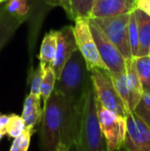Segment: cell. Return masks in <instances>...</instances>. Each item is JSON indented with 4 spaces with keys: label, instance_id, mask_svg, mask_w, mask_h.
Segmentation results:
<instances>
[{
    "label": "cell",
    "instance_id": "ba28073f",
    "mask_svg": "<svg viewBox=\"0 0 150 151\" xmlns=\"http://www.w3.org/2000/svg\"><path fill=\"white\" fill-rule=\"evenodd\" d=\"M100 27L103 33L108 37V39L119 50L124 59H133L131 54L130 42H128V20L130 14L113 18L104 19H92Z\"/></svg>",
    "mask_w": 150,
    "mask_h": 151
},
{
    "label": "cell",
    "instance_id": "5b68a950",
    "mask_svg": "<svg viewBox=\"0 0 150 151\" xmlns=\"http://www.w3.org/2000/svg\"><path fill=\"white\" fill-rule=\"evenodd\" d=\"M98 116L101 129L106 141L108 151H117L122 148L126 136V116L114 113L97 101Z\"/></svg>",
    "mask_w": 150,
    "mask_h": 151
},
{
    "label": "cell",
    "instance_id": "83f0119b",
    "mask_svg": "<svg viewBox=\"0 0 150 151\" xmlns=\"http://www.w3.org/2000/svg\"><path fill=\"white\" fill-rule=\"evenodd\" d=\"M9 115L6 114H0V132L3 135H6V127H7Z\"/></svg>",
    "mask_w": 150,
    "mask_h": 151
},
{
    "label": "cell",
    "instance_id": "3957f363",
    "mask_svg": "<svg viewBox=\"0 0 150 151\" xmlns=\"http://www.w3.org/2000/svg\"><path fill=\"white\" fill-rule=\"evenodd\" d=\"M90 71L82 55L76 50L63 67L58 76L55 91L74 103H79L90 86Z\"/></svg>",
    "mask_w": 150,
    "mask_h": 151
},
{
    "label": "cell",
    "instance_id": "8fae6325",
    "mask_svg": "<svg viewBox=\"0 0 150 151\" xmlns=\"http://www.w3.org/2000/svg\"><path fill=\"white\" fill-rule=\"evenodd\" d=\"M77 48L73 26H65L58 30V41H57L56 57L52 64V70L56 74L57 78L60 75L63 67L69 60L71 55Z\"/></svg>",
    "mask_w": 150,
    "mask_h": 151
},
{
    "label": "cell",
    "instance_id": "8992f818",
    "mask_svg": "<svg viewBox=\"0 0 150 151\" xmlns=\"http://www.w3.org/2000/svg\"><path fill=\"white\" fill-rule=\"evenodd\" d=\"M88 23H90V31L96 41L101 60L104 63L107 71L112 76L119 75L126 72V61L119 50L108 39V37L103 33V31L95 23L94 20L88 19Z\"/></svg>",
    "mask_w": 150,
    "mask_h": 151
},
{
    "label": "cell",
    "instance_id": "277c9868",
    "mask_svg": "<svg viewBox=\"0 0 150 151\" xmlns=\"http://www.w3.org/2000/svg\"><path fill=\"white\" fill-rule=\"evenodd\" d=\"M90 79L97 101L114 113L126 116L128 110L114 86L110 73L106 69L95 68L90 70Z\"/></svg>",
    "mask_w": 150,
    "mask_h": 151
},
{
    "label": "cell",
    "instance_id": "d6a6232c",
    "mask_svg": "<svg viewBox=\"0 0 150 151\" xmlns=\"http://www.w3.org/2000/svg\"><path fill=\"white\" fill-rule=\"evenodd\" d=\"M148 56H149V58H150V45H149V50H148Z\"/></svg>",
    "mask_w": 150,
    "mask_h": 151
},
{
    "label": "cell",
    "instance_id": "836d02e7",
    "mask_svg": "<svg viewBox=\"0 0 150 151\" xmlns=\"http://www.w3.org/2000/svg\"><path fill=\"white\" fill-rule=\"evenodd\" d=\"M3 1H6V0H0V2H3Z\"/></svg>",
    "mask_w": 150,
    "mask_h": 151
},
{
    "label": "cell",
    "instance_id": "44dd1931",
    "mask_svg": "<svg viewBox=\"0 0 150 151\" xmlns=\"http://www.w3.org/2000/svg\"><path fill=\"white\" fill-rule=\"evenodd\" d=\"M133 112L150 125V90L143 91L142 97Z\"/></svg>",
    "mask_w": 150,
    "mask_h": 151
},
{
    "label": "cell",
    "instance_id": "5bb4252c",
    "mask_svg": "<svg viewBox=\"0 0 150 151\" xmlns=\"http://www.w3.org/2000/svg\"><path fill=\"white\" fill-rule=\"evenodd\" d=\"M42 115L43 107H41V99L29 93L25 98L22 111V117L27 129H36V125L42 121Z\"/></svg>",
    "mask_w": 150,
    "mask_h": 151
},
{
    "label": "cell",
    "instance_id": "2e32d148",
    "mask_svg": "<svg viewBox=\"0 0 150 151\" xmlns=\"http://www.w3.org/2000/svg\"><path fill=\"white\" fill-rule=\"evenodd\" d=\"M139 34V56H147L150 45V16L140 8L134 10Z\"/></svg>",
    "mask_w": 150,
    "mask_h": 151
},
{
    "label": "cell",
    "instance_id": "4316f807",
    "mask_svg": "<svg viewBox=\"0 0 150 151\" xmlns=\"http://www.w3.org/2000/svg\"><path fill=\"white\" fill-rule=\"evenodd\" d=\"M137 8H140L150 16V0H137Z\"/></svg>",
    "mask_w": 150,
    "mask_h": 151
},
{
    "label": "cell",
    "instance_id": "30bf717a",
    "mask_svg": "<svg viewBox=\"0 0 150 151\" xmlns=\"http://www.w3.org/2000/svg\"><path fill=\"white\" fill-rule=\"evenodd\" d=\"M126 121L122 148L126 151H150V125L133 111L126 113Z\"/></svg>",
    "mask_w": 150,
    "mask_h": 151
},
{
    "label": "cell",
    "instance_id": "4dcf8cb0",
    "mask_svg": "<svg viewBox=\"0 0 150 151\" xmlns=\"http://www.w3.org/2000/svg\"><path fill=\"white\" fill-rule=\"evenodd\" d=\"M4 136H5V135H3V134H2L1 132H0V141H1V140H2V138H3Z\"/></svg>",
    "mask_w": 150,
    "mask_h": 151
},
{
    "label": "cell",
    "instance_id": "4fadbf2b",
    "mask_svg": "<svg viewBox=\"0 0 150 151\" xmlns=\"http://www.w3.org/2000/svg\"><path fill=\"white\" fill-rule=\"evenodd\" d=\"M25 17H19L10 14L5 9L0 12V52L14 36L16 31L21 27V25L26 21Z\"/></svg>",
    "mask_w": 150,
    "mask_h": 151
},
{
    "label": "cell",
    "instance_id": "7c38bea8",
    "mask_svg": "<svg viewBox=\"0 0 150 151\" xmlns=\"http://www.w3.org/2000/svg\"><path fill=\"white\" fill-rule=\"evenodd\" d=\"M137 8V0H95L90 19H104L131 14Z\"/></svg>",
    "mask_w": 150,
    "mask_h": 151
},
{
    "label": "cell",
    "instance_id": "ffe728a7",
    "mask_svg": "<svg viewBox=\"0 0 150 151\" xmlns=\"http://www.w3.org/2000/svg\"><path fill=\"white\" fill-rule=\"evenodd\" d=\"M128 42H130L132 57L136 58L139 56V34L134 12L130 14V20H128Z\"/></svg>",
    "mask_w": 150,
    "mask_h": 151
},
{
    "label": "cell",
    "instance_id": "603a6c76",
    "mask_svg": "<svg viewBox=\"0 0 150 151\" xmlns=\"http://www.w3.org/2000/svg\"><path fill=\"white\" fill-rule=\"evenodd\" d=\"M5 9L14 16L27 18L30 12V6L28 0H6Z\"/></svg>",
    "mask_w": 150,
    "mask_h": 151
},
{
    "label": "cell",
    "instance_id": "52a82bcc",
    "mask_svg": "<svg viewBox=\"0 0 150 151\" xmlns=\"http://www.w3.org/2000/svg\"><path fill=\"white\" fill-rule=\"evenodd\" d=\"M111 77L128 112L133 111L144 91L137 74L133 59L126 60V72L119 75H111Z\"/></svg>",
    "mask_w": 150,
    "mask_h": 151
},
{
    "label": "cell",
    "instance_id": "e0dca14e",
    "mask_svg": "<svg viewBox=\"0 0 150 151\" xmlns=\"http://www.w3.org/2000/svg\"><path fill=\"white\" fill-rule=\"evenodd\" d=\"M137 74L142 84L143 91L150 90V58L149 56H140L133 58Z\"/></svg>",
    "mask_w": 150,
    "mask_h": 151
},
{
    "label": "cell",
    "instance_id": "484cf974",
    "mask_svg": "<svg viewBox=\"0 0 150 151\" xmlns=\"http://www.w3.org/2000/svg\"><path fill=\"white\" fill-rule=\"evenodd\" d=\"M46 4L52 6H59V7L63 8L68 16V18L71 20L72 14H71V5H70V0H44Z\"/></svg>",
    "mask_w": 150,
    "mask_h": 151
},
{
    "label": "cell",
    "instance_id": "7a4b0ae2",
    "mask_svg": "<svg viewBox=\"0 0 150 151\" xmlns=\"http://www.w3.org/2000/svg\"><path fill=\"white\" fill-rule=\"evenodd\" d=\"M76 141L83 151H108L99 121L97 98L92 82L79 103Z\"/></svg>",
    "mask_w": 150,
    "mask_h": 151
},
{
    "label": "cell",
    "instance_id": "cb8c5ba5",
    "mask_svg": "<svg viewBox=\"0 0 150 151\" xmlns=\"http://www.w3.org/2000/svg\"><path fill=\"white\" fill-rule=\"evenodd\" d=\"M35 132H36V129H25L20 136L14 139L9 151H28L31 142V137Z\"/></svg>",
    "mask_w": 150,
    "mask_h": 151
},
{
    "label": "cell",
    "instance_id": "f546056e",
    "mask_svg": "<svg viewBox=\"0 0 150 151\" xmlns=\"http://www.w3.org/2000/svg\"><path fill=\"white\" fill-rule=\"evenodd\" d=\"M5 2L6 1H3V2H0V12L3 10V8H4V6H5Z\"/></svg>",
    "mask_w": 150,
    "mask_h": 151
},
{
    "label": "cell",
    "instance_id": "7402d4cb",
    "mask_svg": "<svg viewBox=\"0 0 150 151\" xmlns=\"http://www.w3.org/2000/svg\"><path fill=\"white\" fill-rule=\"evenodd\" d=\"M26 129V123L23 119L22 115H18L16 113L9 114V119H8L7 127H6V135L14 139L18 136H20Z\"/></svg>",
    "mask_w": 150,
    "mask_h": 151
},
{
    "label": "cell",
    "instance_id": "ac0fdd59",
    "mask_svg": "<svg viewBox=\"0 0 150 151\" xmlns=\"http://www.w3.org/2000/svg\"><path fill=\"white\" fill-rule=\"evenodd\" d=\"M56 81H57V76L55 74L52 68H48V69L44 70L43 74H42L41 86H40V98H41L42 107L47 102L50 95L54 91Z\"/></svg>",
    "mask_w": 150,
    "mask_h": 151
},
{
    "label": "cell",
    "instance_id": "9a60e30c",
    "mask_svg": "<svg viewBox=\"0 0 150 151\" xmlns=\"http://www.w3.org/2000/svg\"><path fill=\"white\" fill-rule=\"evenodd\" d=\"M58 30H50L44 35L39 50V66L42 71L52 67L56 57Z\"/></svg>",
    "mask_w": 150,
    "mask_h": 151
},
{
    "label": "cell",
    "instance_id": "9c48e42d",
    "mask_svg": "<svg viewBox=\"0 0 150 151\" xmlns=\"http://www.w3.org/2000/svg\"><path fill=\"white\" fill-rule=\"evenodd\" d=\"M73 31H74L77 48L83 57L88 70L90 71L95 68L106 69L104 63L101 60L96 41L90 31L88 19L75 20Z\"/></svg>",
    "mask_w": 150,
    "mask_h": 151
},
{
    "label": "cell",
    "instance_id": "d4e9b609",
    "mask_svg": "<svg viewBox=\"0 0 150 151\" xmlns=\"http://www.w3.org/2000/svg\"><path fill=\"white\" fill-rule=\"evenodd\" d=\"M42 74H43V71H42L39 65H38L36 69H32L29 73L28 82L29 86H30V93H29L37 98H40V86H41Z\"/></svg>",
    "mask_w": 150,
    "mask_h": 151
},
{
    "label": "cell",
    "instance_id": "d6986e66",
    "mask_svg": "<svg viewBox=\"0 0 150 151\" xmlns=\"http://www.w3.org/2000/svg\"><path fill=\"white\" fill-rule=\"evenodd\" d=\"M95 0H70L71 5V20L77 19H90L92 7Z\"/></svg>",
    "mask_w": 150,
    "mask_h": 151
},
{
    "label": "cell",
    "instance_id": "6da1fadb",
    "mask_svg": "<svg viewBox=\"0 0 150 151\" xmlns=\"http://www.w3.org/2000/svg\"><path fill=\"white\" fill-rule=\"evenodd\" d=\"M79 103H74L54 90L43 105L40 135L42 151H59L60 148H67L75 141L77 138Z\"/></svg>",
    "mask_w": 150,
    "mask_h": 151
},
{
    "label": "cell",
    "instance_id": "1f68e13d",
    "mask_svg": "<svg viewBox=\"0 0 150 151\" xmlns=\"http://www.w3.org/2000/svg\"><path fill=\"white\" fill-rule=\"evenodd\" d=\"M66 149H67V148H60L59 151H66Z\"/></svg>",
    "mask_w": 150,
    "mask_h": 151
},
{
    "label": "cell",
    "instance_id": "f1b7e54d",
    "mask_svg": "<svg viewBox=\"0 0 150 151\" xmlns=\"http://www.w3.org/2000/svg\"><path fill=\"white\" fill-rule=\"evenodd\" d=\"M66 151H83V150H82V148L80 147L79 143L75 140V141H73L72 143L67 147Z\"/></svg>",
    "mask_w": 150,
    "mask_h": 151
}]
</instances>
